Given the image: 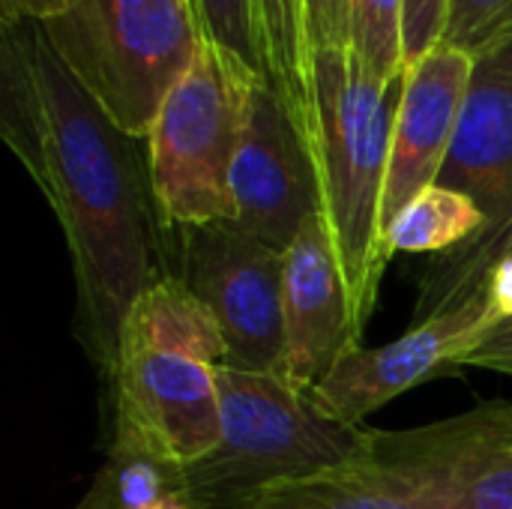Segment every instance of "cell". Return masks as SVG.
Segmentation results:
<instances>
[{"label":"cell","instance_id":"1","mask_svg":"<svg viewBox=\"0 0 512 509\" xmlns=\"http://www.w3.org/2000/svg\"><path fill=\"white\" fill-rule=\"evenodd\" d=\"M30 42L45 120L39 189L69 246L84 348L108 381L132 303L168 273L159 261L162 216L153 201L147 156L141 159L135 150L141 138L126 135L96 105L36 21Z\"/></svg>","mask_w":512,"mask_h":509},{"label":"cell","instance_id":"2","mask_svg":"<svg viewBox=\"0 0 512 509\" xmlns=\"http://www.w3.org/2000/svg\"><path fill=\"white\" fill-rule=\"evenodd\" d=\"M402 90L405 72L384 81L348 45L312 54V102L300 126L315 162L318 213L339 261L360 339L390 264L381 207Z\"/></svg>","mask_w":512,"mask_h":509},{"label":"cell","instance_id":"3","mask_svg":"<svg viewBox=\"0 0 512 509\" xmlns=\"http://www.w3.org/2000/svg\"><path fill=\"white\" fill-rule=\"evenodd\" d=\"M222 330L177 273H162L129 309L114 369V447L186 468L219 441L216 369Z\"/></svg>","mask_w":512,"mask_h":509},{"label":"cell","instance_id":"4","mask_svg":"<svg viewBox=\"0 0 512 509\" xmlns=\"http://www.w3.org/2000/svg\"><path fill=\"white\" fill-rule=\"evenodd\" d=\"M219 441L180 468L192 509H255L264 492L357 456L372 429L321 414L309 393L273 372L216 369Z\"/></svg>","mask_w":512,"mask_h":509},{"label":"cell","instance_id":"5","mask_svg":"<svg viewBox=\"0 0 512 509\" xmlns=\"http://www.w3.org/2000/svg\"><path fill=\"white\" fill-rule=\"evenodd\" d=\"M39 27L96 105L141 141L207 45L192 0H75Z\"/></svg>","mask_w":512,"mask_h":509},{"label":"cell","instance_id":"6","mask_svg":"<svg viewBox=\"0 0 512 509\" xmlns=\"http://www.w3.org/2000/svg\"><path fill=\"white\" fill-rule=\"evenodd\" d=\"M255 78L264 75L207 39L195 66L165 96L144 138L165 228L231 219V168Z\"/></svg>","mask_w":512,"mask_h":509},{"label":"cell","instance_id":"7","mask_svg":"<svg viewBox=\"0 0 512 509\" xmlns=\"http://www.w3.org/2000/svg\"><path fill=\"white\" fill-rule=\"evenodd\" d=\"M438 186L468 195L486 228L441 255L420 285L417 321L450 309L477 291L498 261L512 228V39L474 57L459 126L438 174Z\"/></svg>","mask_w":512,"mask_h":509},{"label":"cell","instance_id":"8","mask_svg":"<svg viewBox=\"0 0 512 509\" xmlns=\"http://www.w3.org/2000/svg\"><path fill=\"white\" fill-rule=\"evenodd\" d=\"M171 231L177 237L174 273L216 318L228 348L225 366L282 375L285 255L231 219Z\"/></svg>","mask_w":512,"mask_h":509},{"label":"cell","instance_id":"9","mask_svg":"<svg viewBox=\"0 0 512 509\" xmlns=\"http://www.w3.org/2000/svg\"><path fill=\"white\" fill-rule=\"evenodd\" d=\"M318 207V177L303 126L282 87L273 78H255L231 168V222L285 255Z\"/></svg>","mask_w":512,"mask_h":509},{"label":"cell","instance_id":"10","mask_svg":"<svg viewBox=\"0 0 512 509\" xmlns=\"http://www.w3.org/2000/svg\"><path fill=\"white\" fill-rule=\"evenodd\" d=\"M486 294L417 321L405 336L381 348L354 345L309 393L315 408L345 426H363L372 411L396 396L462 372L465 354L492 327Z\"/></svg>","mask_w":512,"mask_h":509},{"label":"cell","instance_id":"11","mask_svg":"<svg viewBox=\"0 0 512 509\" xmlns=\"http://www.w3.org/2000/svg\"><path fill=\"white\" fill-rule=\"evenodd\" d=\"M285 360L282 378L312 393L336 360L360 345L339 261L330 249L321 216H309L285 252L282 270Z\"/></svg>","mask_w":512,"mask_h":509},{"label":"cell","instance_id":"12","mask_svg":"<svg viewBox=\"0 0 512 509\" xmlns=\"http://www.w3.org/2000/svg\"><path fill=\"white\" fill-rule=\"evenodd\" d=\"M471 72L474 57L450 45H438L405 69V90L396 111L390 168L384 183V228L408 201L438 183L459 126Z\"/></svg>","mask_w":512,"mask_h":509},{"label":"cell","instance_id":"13","mask_svg":"<svg viewBox=\"0 0 512 509\" xmlns=\"http://www.w3.org/2000/svg\"><path fill=\"white\" fill-rule=\"evenodd\" d=\"M432 432H375L366 447L330 468L288 480L255 509H429Z\"/></svg>","mask_w":512,"mask_h":509},{"label":"cell","instance_id":"14","mask_svg":"<svg viewBox=\"0 0 512 509\" xmlns=\"http://www.w3.org/2000/svg\"><path fill=\"white\" fill-rule=\"evenodd\" d=\"M429 509H512V405L489 402L444 420Z\"/></svg>","mask_w":512,"mask_h":509},{"label":"cell","instance_id":"15","mask_svg":"<svg viewBox=\"0 0 512 509\" xmlns=\"http://www.w3.org/2000/svg\"><path fill=\"white\" fill-rule=\"evenodd\" d=\"M33 21L3 24V54H0V129L24 171L42 186L45 177V120L42 93L33 63L30 42Z\"/></svg>","mask_w":512,"mask_h":509},{"label":"cell","instance_id":"16","mask_svg":"<svg viewBox=\"0 0 512 509\" xmlns=\"http://www.w3.org/2000/svg\"><path fill=\"white\" fill-rule=\"evenodd\" d=\"M483 228L486 216L468 195L432 183L414 201H408L384 228V252L387 258L399 252L447 255L465 246Z\"/></svg>","mask_w":512,"mask_h":509},{"label":"cell","instance_id":"17","mask_svg":"<svg viewBox=\"0 0 512 509\" xmlns=\"http://www.w3.org/2000/svg\"><path fill=\"white\" fill-rule=\"evenodd\" d=\"M255 18L270 78L282 87L303 123L312 102V45L303 0H255Z\"/></svg>","mask_w":512,"mask_h":509},{"label":"cell","instance_id":"18","mask_svg":"<svg viewBox=\"0 0 512 509\" xmlns=\"http://www.w3.org/2000/svg\"><path fill=\"white\" fill-rule=\"evenodd\" d=\"M402 12L405 0H351L348 6V48L384 81L405 72Z\"/></svg>","mask_w":512,"mask_h":509},{"label":"cell","instance_id":"19","mask_svg":"<svg viewBox=\"0 0 512 509\" xmlns=\"http://www.w3.org/2000/svg\"><path fill=\"white\" fill-rule=\"evenodd\" d=\"M195 12L201 18L204 36L243 60L258 75L270 78L258 18H255V0H192Z\"/></svg>","mask_w":512,"mask_h":509},{"label":"cell","instance_id":"20","mask_svg":"<svg viewBox=\"0 0 512 509\" xmlns=\"http://www.w3.org/2000/svg\"><path fill=\"white\" fill-rule=\"evenodd\" d=\"M510 39L512 0H453L444 45L477 57Z\"/></svg>","mask_w":512,"mask_h":509},{"label":"cell","instance_id":"21","mask_svg":"<svg viewBox=\"0 0 512 509\" xmlns=\"http://www.w3.org/2000/svg\"><path fill=\"white\" fill-rule=\"evenodd\" d=\"M450 6L453 0H405V12H402L405 69L423 60L438 45H444Z\"/></svg>","mask_w":512,"mask_h":509},{"label":"cell","instance_id":"22","mask_svg":"<svg viewBox=\"0 0 512 509\" xmlns=\"http://www.w3.org/2000/svg\"><path fill=\"white\" fill-rule=\"evenodd\" d=\"M348 6L351 0H303V18L312 54L318 48L348 45Z\"/></svg>","mask_w":512,"mask_h":509},{"label":"cell","instance_id":"23","mask_svg":"<svg viewBox=\"0 0 512 509\" xmlns=\"http://www.w3.org/2000/svg\"><path fill=\"white\" fill-rule=\"evenodd\" d=\"M462 369H489L512 378V321L489 327L480 342L465 354Z\"/></svg>","mask_w":512,"mask_h":509},{"label":"cell","instance_id":"24","mask_svg":"<svg viewBox=\"0 0 512 509\" xmlns=\"http://www.w3.org/2000/svg\"><path fill=\"white\" fill-rule=\"evenodd\" d=\"M483 294H486V306L495 324L512 321V255H504L492 264L483 282Z\"/></svg>","mask_w":512,"mask_h":509},{"label":"cell","instance_id":"25","mask_svg":"<svg viewBox=\"0 0 512 509\" xmlns=\"http://www.w3.org/2000/svg\"><path fill=\"white\" fill-rule=\"evenodd\" d=\"M72 3L75 0H3V24H18V21L45 24L63 15Z\"/></svg>","mask_w":512,"mask_h":509},{"label":"cell","instance_id":"26","mask_svg":"<svg viewBox=\"0 0 512 509\" xmlns=\"http://www.w3.org/2000/svg\"><path fill=\"white\" fill-rule=\"evenodd\" d=\"M78 509H123L120 498H117V486H114V477L111 471L102 465L90 492L84 495V501L78 504Z\"/></svg>","mask_w":512,"mask_h":509},{"label":"cell","instance_id":"27","mask_svg":"<svg viewBox=\"0 0 512 509\" xmlns=\"http://www.w3.org/2000/svg\"><path fill=\"white\" fill-rule=\"evenodd\" d=\"M144 509H192V507H189V501L183 498V492H171V495L159 498L156 504H150V507H144Z\"/></svg>","mask_w":512,"mask_h":509},{"label":"cell","instance_id":"28","mask_svg":"<svg viewBox=\"0 0 512 509\" xmlns=\"http://www.w3.org/2000/svg\"><path fill=\"white\" fill-rule=\"evenodd\" d=\"M504 255H512V228H510V234L504 237L501 249H498V258H504Z\"/></svg>","mask_w":512,"mask_h":509}]
</instances>
